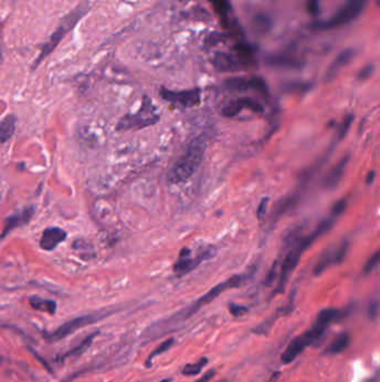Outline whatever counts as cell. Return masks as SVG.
Segmentation results:
<instances>
[{"label":"cell","mask_w":380,"mask_h":382,"mask_svg":"<svg viewBox=\"0 0 380 382\" xmlns=\"http://www.w3.org/2000/svg\"><path fill=\"white\" fill-rule=\"evenodd\" d=\"M205 150L206 140L203 136H198L192 140L187 145L186 151L178 158L167 174V180L170 184H182L193 176L202 164Z\"/></svg>","instance_id":"cell-1"},{"label":"cell","mask_w":380,"mask_h":382,"mask_svg":"<svg viewBox=\"0 0 380 382\" xmlns=\"http://www.w3.org/2000/svg\"><path fill=\"white\" fill-rule=\"evenodd\" d=\"M89 10V2L88 1H84L81 2L78 7H76L71 14H68L67 16L61 19L60 24L58 27L56 28V30L52 32V35L51 36L48 42L44 45L42 52L38 56V58L35 60V67H38V65L43 62V60L47 57V56L51 54V53L55 50V48L58 46V44L60 43V40L63 39L65 36H66L69 31H71L77 23L83 18V16L86 15V13Z\"/></svg>","instance_id":"cell-2"},{"label":"cell","mask_w":380,"mask_h":382,"mask_svg":"<svg viewBox=\"0 0 380 382\" xmlns=\"http://www.w3.org/2000/svg\"><path fill=\"white\" fill-rule=\"evenodd\" d=\"M367 0H345L340 8L329 19L318 20L311 24L314 30H329L348 25L362 13Z\"/></svg>","instance_id":"cell-3"},{"label":"cell","mask_w":380,"mask_h":382,"mask_svg":"<svg viewBox=\"0 0 380 382\" xmlns=\"http://www.w3.org/2000/svg\"><path fill=\"white\" fill-rule=\"evenodd\" d=\"M159 121V115L157 114L156 109H155L152 102L144 97L141 109L138 112L132 113V114H126L118 121L116 125L117 131H125V130H138L150 125L156 124Z\"/></svg>","instance_id":"cell-4"},{"label":"cell","mask_w":380,"mask_h":382,"mask_svg":"<svg viewBox=\"0 0 380 382\" xmlns=\"http://www.w3.org/2000/svg\"><path fill=\"white\" fill-rule=\"evenodd\" d=\"M327 328L322 327H318L314 324L309 331L304 332L297 338H294L291 342L288 344L285 350L281 355V361L283 364L292 363L294 360L304 352L309 345L316 343L324 336Z\"/></svg>","instance_id":"cell-5"},{"label":"cell","mask_w":380,"mask_h":382,"mask_svg":"<svg viewBox=\"0 0 380 382\" xmlns=\"http://www.w3.org/2000/svg\"><path fill=\"white\" fill-rule=\"evenodd\" d=\"M243 282H244L243 275H234L232 276V277L228 278L227 280H224V282L218 284V285L214 286L213 288H211L205 295H203L202 298H200L198 300H196L193 305H191L189 308H186L185 313H183V319L190 318V316L193 315L194 313H196V311H199L202 306L211 303L212 300H214L218 296L222 294L223 292L231 290V288L239 287Z\"/></svg>","instance_id":"cell-6"},{"label":"cell","mask_w":380,"mask_h":382,"mask_svg":"<svg viewBox=\"0 0 380 382\" xmlns=\"http://www.w3.org/2000/svg\"><path fill=\"white\" fill-rule=\"evenodd\" d=\"M105 316L106 314H88L73 319L68 321V322L64 323L63 325H60L56 331L51 333V334H46V339L51 341V342H56V341L63 340L66 338V336L71 335L72 333L79 330V328L96 323L97 321L105 318Z\"/></svg>","instance_id":"cell-7"},{"label":"cell","mask_w":380,"mask_h":382,"mask_svg":"<svg viewBox=\"0 0 380 382\" xmlns=\"http://www.w3.org/2000/svg\"><path fill=\"white\" fill-rule=\"evenodd\" d=\"M159 94L165 101L173 104H178L183 108H193L201 102V91L200 88L186 89V91H170L162 88Z\"/></svg>","instance_id":"cell-8"},{"label":"cell","mask_w":380,"mask_h":382,"mask_svg":"<svg viewBox=\"0 0 380 382\" xmlns=\"http://www.w3.org/2000/svg\"><path fill=\"white\" fill-rule=\"evenodd\" d=\"M214 250L213 248H208L205 251L200 254L196 257H192V250L185 247L183 248L178 254V258L177 263L174 264V272L177 275H184L190 273L194 270L196 266H199L204 259H207L208 257H211L213 255Z\"/></svg>","instance_id":"cell-9"},{"label":"cell","mask_w":380,"mask_h":382,"mask_svg":"<svg viewBox=\"0 0 380 382\" xmlns=\"http://www.w3.org/2000/svg\"><path fill=\"white\" fill-rule=\"evenodd\" d=\"M304 249L299 245V243H297L296 245L291 247V249L289 250V253L285 256L283 262H282L281 270H280V277L279 282H278L277 292H282L284 290L287 282L289 279V276L291 275L292 272L296 270V267L299 264V261L301 258L302 254L304 253Z\"/></svg>","instance_id":"cell-10"},{"label":"cell","mask_w":380,"mask_h":382,"mask_svg":"<svg viewBox=\"0 0 380 382\" xmlns=\"http://www.w3.org/2000/svg\"><path fill=\"white\" fill-rule=\"evenodd\" d=\"M243 109H248L254 113H263L264 109L259 102L252 100L250 97H241V99L231 101L222 109V114L226 117H234L242 111Z\"/></svg>","instance_id":"cell-11"},{"label":"cell","mask_w":380,"mask_h":382,"mask_svg":"<svg viewBox=\"0 0 380 382\" xmlns=\"http://www.w3.org/2000/svg\"><path fill=\"white\" fill-rule=\"evenodd\" d=\"M355 55V52L354 48H346V50H343L339 53V54L336 56V58L332 60V63L329 65V67L327 68L325 74L326 82H331V81L336 79V76L339 74V73L351 63V60L354 59Z\"/></svg>","instance_id":"cell-12"},{"label":"cell","mask_w":380,"mask_h":382,"mask_svg":"<svg viewBox=\"0 0 380 382\" xmlns=\"http://www.w3.org/2000/svg\"><path fill=\"white\" fill-rule=\"evenodd\" d=\"M265 63L271 67L285 68V70H300L305 64L302 58L291 54H285V53L269 55L265 59Z\"/></svg>","instance_id":"cell-13"},{"label":"cell","mask_w":380,"mask_h":382,"mask_svg":"<svg viewBox=\"0 0 380 382\" xmlns=\"http://www.w3.org/2000/svg\"><path fill=\"white\" fill-rule=\"evenodd\" d=\"M34 214H35V207L30 206L18 211V213H16L15 215H11V216L7 217L5 226H3V229H2L1 237L5 238L6 236L9 233H11L14 229L27 225V223L31 220Z\"/></svg>","instance_id":"cell-14"},{"label":"cell","mask_w":380,"mask_h":382,"mask_svg":"<svg viewBox=\"0 0 380 382\" xmlns=\"http://www.w3.org/2000/svg\"><path fill=\"white\" fill-rule=\"evenodd\" d=\"M67 233L59 227H49L45 229L42 239H40V247L44 250H54L60 243L66 241Z\"/></svg>","instance_id":"cell-15"},{"label":"cell","mask_w":380,"mask_h":382,"mask_svg":"<svg viewBox=\"0 0 380 382\" xmlns=\"http://www.w3.org/2000/svg\"><path fill=\"white\" fill-rule=\"evenodd\" d=\"M350 160L349 156H345L339 160L332 169L330 170L327 174L326 178L324 179V187L326 189H334L337 188L338 185L340 184L341 179L343 177V173L346 171L347 165H348V162Z\"/></svg>","instance_id":"cell-16"},{"label":"cell","mask_w":380,"mask_h":382,"mask_svg":"<svg viewBox=\"0 0 380 382\" xmlns=\"http://www.w3.org/2000/svg\"><path fill=\"white\" fill-rule=\"evenodd\" d=\"M212 64L219 72H236L240 70V65L232 55L227 53H216Z\"/></svg>","instance_id":"cell-17"},{"label":"cell","mask_w":380,"mask_h":382,"mask_svg":"<svg viewBox=\"0 0 380 382\" xmlns=\"http://www.w3.org/2000/svg\"><path fill=\"white\" fill-rule=\"evenodd\" d=\"M97 334H98L97 332L92 333L91 335H88L87 338H85L83 341H81V342L78 345H76L75 348H73L72 350L67 351L66 353H64V355H59L56 360L57 361H65V360H67V359H69V357H72V356H80L84 352L87 351V349L89 347H91L94 339H95V336Z\"/></svg>","instance_id":"cell-18"},{"label":"cell","mask_w":380,"mask_h":382,"mask_svg":"<svg viewBox=\"0 0 380 382\" xmlns=\"http://www.w3.org/2000/svg\"><path fill=\"white\" fill-rule=\"evenodd\" d=\"M350 342H351V336L349 333H343V334L339 335L336 340L332 341V342L328 345V348H327L325 351V355H339V353L345 351L346 349L349 347Z\"/></svg>","instance_id":"cell-19"},{"label":"cell","mask_w":380,"mask_h":382,"mask_svg":"<svg viewBox=\"0 0 380 382\" xmlns=\"http://www.w3.org/2000/svg\"><path fill=\"white\" fill-rule=\"evenodd\" d=\"M224 85L228 91L234 93H243L252 89L251 79H245V77H230L226 81Z\"/></svg>","instance_id":"cell-20"},{"label":"cell","mask_w":380,"mask_h":382,"mask_svg":"<svg viewBox=\"0 0 380 382\" xmlns=\"http://www.w3.org/2000/svg\"><path fill=\"white\" fill-rule=\"evenodd\" d=\"M29 305L36 311L47 312L49 314H55L57 304L55 300L42 299L39 296H31L29 299Z\"/></svg>","instance_id":"cell-21"},{"label":"cell","mask_w":380,"mask_h":382,"mask_svg":"<svg viewBox=\"0 0 380 382\" xmlns=\"http://www.w3.org/2000/svg\"><path fill=\"white\" fill-rule=\"evenodd\" d=\"M16 120L15 115H7L2 120L1 125H0V141L1 143H5L12 136L16 130Z\"/></svg>","instance_id":"cell-22"},{"label":"cell","mask_w":380,"mask_h":382,"mask_svg":"<svg viewBox=\"0 0 380 382\" xmlns=\"http://www.w3.org/2000/svg\"><path fill=\"white\" fill-rule=\"evenodd\" d=\"M333 256H334V250H326L324 254L320 256V258L318 259V262L316 264V266L313 268V275L319 276L322 273L328 270V268L331 265H334V261H333Z\"/></svg>","instance_id":"cell-23"},{"label":"cell","mask_w":380,"mask_h":382,"mask_svg":"<svg viewBox=\"0 0 380 382\" xmlns=\"http://www.w3.org/2000/svg\"><path fill=\"white\" fill-rule=\"evenodd\" d=\"M339 315V311L337 308H324V310L319 312V314L317 315V320H316V325L318 327H328L330 323H332L334 320L338 318Z\"/></svg>","instance_id":"cell-24"},{"label":"cell","mask_w":380,"mask_h":382,"mask_svg":"<svg viewBox=\"0 0 380 382\" xmlns=\"http://www.w3.org/2000/svg\"><path fill=\"white\" fill-rule=\"evenodd\" d=\"M173 344H174V339L173 338H170V339H167L165 341H163V342L159 344L157 348H155V350L152 353H151V355H149V357H147V360H146V362H145L146 367L150 368L151 365H152V361H153L154 357L159 355H162V353L166 352L167 350H170V349L172 348V345H173Z\"/></svg>","instance_id":"cell-25"},{"label":"cell","mask_w":380,"mask_h":382,"mask_svg":"<svg viewBox=\"0 0 380 382\" xmlns=\"http://www.w3.org/2000/svg\"><path fill=\"white\" fill-rule=\"evenodd\" d=\"M207 362H208V360L206 359V357H201V359H200L198 362L186 364L185 367H184V369L182 370V375L183 376H190V377L199 375V373L203 370V368L207 364Z\"/></svg>","instance_id":"cell-26"},{"label":"cell","mask_w":380,"mask_h":382,"mask_svg":"<svg viewBox=\"0 0 380 382\" xmlns=\"http://www.w3.org/2000/svg\"><path fill=\"white\" fill-rule=\"evenodd\" d=\"M215 9L216 13L221 16H227L231 11L230 0H208Z\"/></svg>","instance_id":"cell-27"},{"label":"cell","mask_w":380,"mask_h":382,"mask_svg":"<svg viewBox=\"0 0 380 382\" xmlns=\"http://www.w3.org/2000/svg\"><path fill=\"white\" fill-rule=\"evenodd\" d=\"M380 263V249L375 251V253L370 256L369 258H368V261L366 262L365 266H363L362 268V272L363 274H370L371 272H373L376 267H377L379 265Z\"/></svg>","instance_id":"cell-28"},{"label":"cell","mask_w":380,"mask_h":382,"mask_svg":"<svg viewBox=\"0 0 380 382\" xmlns=\"http://www.w3.org/2000/svg\"><path fill=\"white\" fill-rule=\"evenodd\" d=\"M311 83L306 82H294V83H288L284 85V91L285 92H296V93H304L308 92L311 88Z\"/></svg>","instance_id":"cell-29"},{"label":"cell","mask_w":380,"mask_h":382,"mask_svg":"<svg viewBox=\"0 0 380 382\" xmlns=\"http://www.w3.org/2000/svg\"><path fill=\"white\" fill-rule=\"evenodd\" d=\"M251 86L253 91L259 92L263 95H268L269 89L262 77H259V76L251 77Z\"/></svg>","instance_id":"cell-30"},{"label":"cell","mask_w":380,"mask_h":382,"mask_svg":"<svg viewBox=\"0 0 380 382\" xmlns=\"http://www.w3.org/2000/svg\"><path fill=\"white\" fill-rule=\"evenodd\" d=\"M253 23H254L255 29L257 31H260V32L267 31L270 28V25H271V23H270V19L267 17V16H264V15H257V16H255L254 19H253Z\"/></svg>","instance_id":"cell-31"},{"label":"cell","mask_w":380,"mask_h":382,"mask_svg":"<svg viewBox=\"0 0 380 382\" xmlns=\"http://www.w3.org/2000/svg\"><path fill=\"white\" fill-rule=\"evenodd\" d=\"M348 249H349V243L343 242L341 245L339 246L336 250H334L333 261H334V264H336V265H339V264H341L343 262V259H345Z\"/></svg>","instance_id":"cell-32"},{"label":"cell","mask_w":380,"mask_h":382,"mask_svg":"<svg viewBox=\"0 0 380 382\" xmlns=\"http://www.w3.org/2000/svg\"><path fill=\"white\" fill-rule=\"evenodd\" d=\"M351 123H353V115H347L345 119H343L340 128H339V133H338L339 139H342V137L348 133L349 129L351 127Z\"/></svg>","instance_id":"cell-33"},{"label":"cell","mask_w":380,"mask_h":382,"mask_svg":"<svg viewBox=\"0 0 380 382\" xmlns=\"http://www.w3.org/2000/svg\"><path fill=\"white\" fill-rule=\"evenodd\" d=\"M346 206H347V200H346V199H340V200H338L336 204L333 205L332 209H331V214L330 215H332V216L338 218L343 213V211H345Z\"/></svg>","instance_id":"cell-34"},{"label":"cell","mask_w":380,"mask_h":382,"mask_svg":"<svg viewBox=\"0 0 380 382\" xmlns=\"http://www.w3.org/2000/svg\"><path fill=\"white\" fill-rule=\"evenodd\" d=\"M228 310H230V313L233 316L239 318V316H242L248 312V307H245L243 305H239V304H235V303H231L230 305H228Z\"/></svg>","instance_id":"cell-35"},{"label":"cell","mask_w":380,"mask_h":382,"mask_svg":"<svg viewBox=\"0 0 380 382\" xmlns=\"http://www.w3.org/2000/svg\"><path fill=\"white\" fill-rule=\"evenodd\" d=\"M268 204H269V198H263L259 204V206H257L256 217L259 220L264 218L265 213H267V209H268Z\"/></svg>","instance_id":"cell-36"},{"label":"cell","mask_w":380,"mask_h":382,"mask_svg":"<svg viewBox=\"0 0 380 382\" xmlns=\"http://www.w3.org/2000/svg\"><path fill=\"white\" fill-rule=\"evenodd\" d=\"M306 10L312 16H317L320 13V6H319V0H308L306 1Z\"/></svg>","instance_id":"cell-37"},{"label":"cell","mask_w":380,"mask_h":382,"mask_svg":"<svg viewBox=\"0 0 380 382\" xmlns=\"http://www.w3.org/2000/svg\"><path fill=\"white\" fill-rule=\"evenodd\" d=\"M277 270H278V263H276L275 265H273V267L271 268V271H270V273L267 276V279H265V284H267V285H270V284H271L273 280H275L276 274H277Z\"/></svg>","instance_id":"cell-38"},{"label":"cell","mask_w":380,"mask_h":382,"mask_svg":"<svg viewBox=\"0 0 380 382\" xmlns=\"http://www.w3.org/2000/svg\"><path fill=\"white\" fill-rule=\"evenodd\" d=\"M215 373H216L215 370L212 369V370H210V371L205 372V375H203L199 380H196L195 382H208L212 379V378L215 376Z\"/></svg>","instance_id":"cell-39"},{"label":"cell","mask_w":380,"mask_h":382,"mask_svg":"<svg viewBox=\"0 0 380 382\" xmlns=\"http://www.w3.org/2000/svg\"><path fill=\"white\" fill-rule=\"evenodd\" d=\"M29 350H30V352L32 353V355H35V357H37V359H38V360L40 361V362H42V363L44 364V367H45V368H46V369L48 370V371H49V372H52V370H51V367H49V364H48V363L46 362V361H45V360H43V359H42V357H40V355H38V353H37V352H35L34 350H31V349H29Z\"/></svg>","instance_id":"cell-40"},{"label":"cell","mask_w":380,"mask_h":382,"mask_svg":"<svg viewBox=\"0 0 380 382\" xmlns=\"http://www.w3.org/2000/svg\"><path fill=\"white\" fill-rule=\"evenodd\" d=\"M371 70H373V67L371 66H367L366 68H363L360 73V79H366V77L369 76L370 73H371Z\"/></svg>","instance_id":"cell-41"},{"label":"cell","mask_w":380,"mask_h":382,"mask_svg":"<svg viewBox=\"0 0 380 382\" xmlns=\"http://www.w3.org/2000/svg\"><path fill=\"white\" fill-rule=\"evenodd\" d=\"M370 316H371V318H374V316L376 315V313H377V304H373V305H371V307H370Z\"/></svg>","instance_id":"cell-42"},{"label":"cell","mask_w":380,"mask_h":382,"mask_svg":"<svg viewBox=\"0 0 380 382\" xmlns=\"http://www.w3.org/2000/svg\"><path fill=\"white\" fill-rule=\"evenodd\" d=\"M374 176H375V173H374V172H370V174H369V178H368V180H367L368 184H370V181H373Z\"/></svg>","instance_id":"cell-43"},{"label":"cell","mask_w":380,"mask_h":382,"mask_svg":"<svg viewBox=\"0 0 380 382\" xmlns=\"http://www.w3.org/2000/svg\"><path fill=\"white\" fill-rule=\"evenodd\" d=\"M158 382H172V379H171V378H167V379H164V380L158 381Z\"/></svg>","instance_id":"cell-44"},{"label":"cell","mask_w":380,"mask_h":382,"mask_svg":"<svg viewBox=\"0 0 380 382\" xmlns=\"http://www.w3.org/2000/svg\"><path fill=\"white\" fill-rule=\"evenodd\" d=\"M218 382H228V380H221V381H218Z\"/></svg>","instance_id":"cell-45"},{"label":"cell","mask_w":380,"mask_h":382,"mask_svg":"<svg viewBox=\"0 0 380 382\" xmlns=\"http://www.w3.org/2000/svg\"><path fill=\"white\" fill-rule=\"evenodd\" d=\"M376 380L375 379H373V380H370V381H368V382H375Z\"/></svg>","instance_id":"cell-46"}]
</instances>
